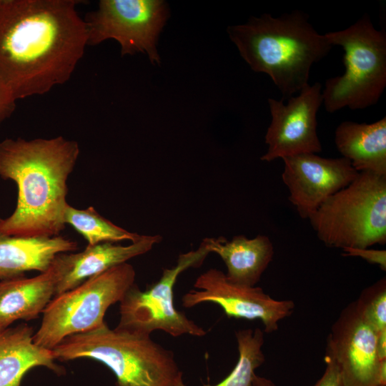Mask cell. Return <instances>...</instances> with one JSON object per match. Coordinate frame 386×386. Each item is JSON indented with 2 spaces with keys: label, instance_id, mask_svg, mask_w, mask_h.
<instances>
[{
  "label": "cell",
  "instance_id": "18",
  "mask_svg": "<svg viewBox=\"0 0 386 386\" xmlns=\"http://www.w3.org/2000/svg\"><path fill=\"white\" fill-rule=\"evenodd\" d=\"M56 286V277L51 264L33 277L0 281V330L19 320L38 318L55 296Z\"/></svg>",
  "mask_w": 386,
  "mask_h": 386
},
{
  "label": "cell",
  "instance_id": "5",
  "mask_svg": "<svg viewBox=\"0 0 386 386\" xmlns=\"http://www.w3.org/2000/svg\"><path fill=\"white\" fill-rule=\"evenodd\" d=\"M344 51L345 73L329 78L322 104L329 113L345 107L363 109L376 104L386 86V33L365 14L349 27L325 34Z\"/></svg>",
  "mask_w": 386,
  "mask_h": 386
},
{
  "label": "cell",
  "instance_id": "19",
  "mask_svg": "<svg viewBox=\"0 0 386 386\" xmlns=\"http://www.w3.org/2000/svg\"><path fill=\"white\" fill-rule=\"evenodd\" d=\"M335 142L342 157L358 172L386 176V117L370 123L341 122Z\"/></svg>",
  "mask_w": 386,
  "mask_h": 386
},
{
  "label": "cell",
  "instance_id": "2",
  "mask_svg": "<svg viewBox=\"0 0 386 386\" xmlns=\"http://www.w3.org/2000/svg\"><path fill=\"white\" fill-rule=\"evenodd\" d=\"M77 142L6 138L0 142V177L17 187L13 213L0 219V231L12 236L46 238L65 227L67 180L79 155Z\"/></svg>",
  "mask_w": 386,
  "mask_h": 386
},
{
  "label": "cell",
  "instance_id": "9",
  "mask_svg": "<svg viewBox=\"0 0 386 386\" xmlns=\"http://www.w3.org/2000/svg\"><path fill=\"white\" fill-rule=\"evenodd\" d=\"M168 17L162 0H101L84 20L87 45L113 39L120 44L122 56L147 53L152 64H159L157 43Z\"/></svg>",
  "mask_w": 386,
  "mask_h": 386
},
{
  "label": "cell",
  "instance_id": "12",
  "mask_svg": "<svg viewBox=\"0 0 386 386\" xmlns=\"http://www.w3.org/2000/svg\"><path fill=\"white\" fill-rule=\"evenodd\" d=\"M283 182L289 200L299 215L309 219L330 197L347 187L358 175L344 157L325 158L316 154L284 157Z\"/></svg>",
  "mask_w": 386,
  "mask_h": 386
},
{
  "label": "cell",
  "instance_id": "26",
  "mask_svg": "<svg viewBox=\"0 0 386 386\" xmlns=\"http://www.w3.org/2000/svg\"><path fill=\"white\" fill-rule=\"evenodd\" d=\"M377 350L379 358L386 360V330L377 333Z\"/></svg>",
  "mask_w": 386,
  "mask_h": 386
},
{
  "label": "cell",
  "instance_id": "17",
  "mask_svg": "<svg viewBox=\"0 0 386 386\" xmlns=\"http://www.w3.org/2000/svg\"><path fill=\"white\" fill-rule=\"evenodd\" d=\"M34 335L26 323L0 330V386H21L25 374L35 367H45L59 375L65 373L51 350L34 343Z\"/></svg>",
  "mask_w": 386,
  "mask_h": 386
},
{
  "label": "cell",
  "instance_id": "11",
  "mask_svg": "<svg viewBox=\"0 0 386 386\" xmlns=\"http://www.w3.org/2000/svg\"><path fill=\"white\" fill-rule=\"evenodd\" d=\"M322 89L319 82L309 84L286 104L282 99H267L272 120L265 134L267 150L261 160L272 162L322 151L317 132V114L323 102Z\"/></svg>",
  "mask_w": 386,
  "mask_h": 386
},
{
  "label": "cell",
  "instance_id": "6",
  "mask_svg": "<svg viewBox=\"0 0 386 386\" xmlns=\"http://www.w3.org/2000/svg\"><path fill=\"white\" fill-rule=\"evenodd\" d=\"M326 246L368 248L386 242V176L359 172L309 218Z\"/></svg>",
  "mask_w": 386,
  "mask_h": 386
},
{
  "label": "cell",
  "instance_id": "28",
  "mask_svg": "<svg viewBox=\"0 0 386 386\" xmlns=\"http://www.w3.org/2000/svg\"><path fill=\"white\" fill-rule=\"evenodd\" d=\"M255 385L256 386H277L271 380L258 375L255 377Z\"/></svg>",
  "mask_w": 386,
  "mask_h": 386
},
{
  "label": "cell",
  "instance_id": "14",
  "mask_svg": "<svg viewBox=\"0 0 386 386\" xmlns=\"http://www.w3.org/2000/svg\"><path fill=\"white\" fill-rule=\"evenodd\" d=\"M162 239L159 234L141 235L124 246L114 242L87 245L76 253H60L52 263L56 277L55 296L69 291L86 281L114 267L149 252Z\"/></svg>",
  "mask_w": 386,
  "mask_h": 386
},
{
  "label": "cell",
  "instance_id": "21",
  "mask_svg": "<svg viewBox=\"0 0 386 386\" xmlns=\"http://www.w3.org/2000/svg\"><path fill=\"white\" fill-rule=\"evenodd\" d=\"M64 222L84 237L87 245L102 242L116 243L124 240L133 242L141 236L114 224L100 215L92 207L77 209L68 204L64 214Z\"/></svg>",
  "mask_w": 386,
  "mask_h": 386
},
{
  "label": "cell",
  "instance_id": "1",
  "mask_svg": "<svg viewBox=\"0 0 386 386\" xmlns=\"http://www.w3.org/2000/svg\"><path fill=\"white\" fill-rule=\"evenodd\" d=\"M76 0H0V84L17 100L67 81L87 45Z\"/></svg>",
  "mask_w": 386,
  "mask_h": 386
},
{
  "label": "cell",
  "instance_id": "13",
  "mask_svg": "<svg viewBox=\"0 0 386 386\" xmlns=\"http://www.w3.org/2000/svg\"><path fill=\"white\" fill-rule=\"evenodd\" d=\"M377 332L347 305L331 327L326 347L333 354L345 386H380Z\"/></svg>",
  "mask_w": 386,
  "mask_h": 386
},
{
  "label": "cell",
  "instance_id": "20",
  "mask_svg": "<svg viewBox=\"0 0 386 386\" xmlns=\"http://www.w3.org/2000/svg\"><path fill=\"white\" fill-rule=\"evenodd\" d=\"M239 357L231 372L220 382L204 386H256L255 370L265 360L262 351L264 331L260 328L239 330L235 332ZM174 386H186L182 373Z\"/></svg>",
  "mask_w": 386,
  "mask_h": 386
},
{
  "label": "cell",
  "instance_id": "8",
  "mask_svg": "<svg viewBox=\"0 0 386 386\" xmlns=\"http://www.w3.org/2000/svg\"><path fill=\"white\" fill-rule=\"evenodd\" d=\"M209 253L203 239L196 250L180 254L176 265L163 268L159 279L144 290L136 283L132 284L119 302L120 318L115 328L147 336L156 330L174 337L183 335L204 336L205 330L174 307L173 288L182 272L199 267Z\"/></svg>",
  "mask_w": 386,
  "mask_h": 386
},
{
  "label": "cell",
  "instance_id": "25",
  "mask_svg": "<svg viewBox=\"0 0 386 386\" xmlns=\"http://www.w3.org/2000/svg\"><path fill=\"white\" fill-rule=\"evenodd\" d=\"M16 101L0 84V124L14 112Z\"/></svg>",
  "mask_w": 386,
  "mask_h": 386
},
{
  "label": "cell",
  "instance_id": "23",
  "mask_svg": "<svg viewBox=\"0 0 386 386\" xmlns=\"http://www.w3.org/2000/svg\"><path fill=\"white\" fill-rule=\"evenodd\" d=\"M325 369L322 377L312 386H345L340 367L329 348L325 355Z\"/></svg>",
  "mask_w": 386,
  "mask_h": 386
},
{
  "label": "cell",
  "instance_id": "16",
  "mask_svg": "<svg viewBox=\"0 0 386 386\" xmlns=\"http://www.w3.org/2000/svg\"><path fill=\"white\" fill-rule=\"evenodd\" d=\"M77 248L76 242L59 235L28 238L0 231V281L24 277L29 271L45 272L57 254Z\"/></svg>",
  "mask_w": 386,
  "mask_h": 386
},
{
  "label": "cell",
  "instance_id": "15",
  "mask_svg": "<svg viewBox=\"0 0 386 386\" xmlns=\"http://www.w3.org/2000/svg\"><path fill=\"white\" fill-rule=\"evenodd\" d=\"M204 240L209 252L218 254L224 262L228 280L242 286L254 287L274 255L273 244L265 235L252 239L237 235L231 240L224 237Z\"/></svg>",
  "mask_w": 386,
  "mask_h": 386
},
{
  "label": "cell",
  "instance_id": "24",
  "mask_svg": "<svg viewBox=\"0 0 386 386\" xmlns=\"http://www.w3.org/2000/svg\"><path fill=\"white\" fill-rule=\"evenodd\" d=\"M343 256L358 257L367 262L377 264L381 269H386V251L385 249H373L368 248L345 247L342 249Z\"/></svg>",
  "mask_w": 386,
  "mask_h": 386
},
{
  "label": "cell",
  "instance_id": "22",
  "mask_svg": "<svg viewBox=\"0 0 386 386\" xmlns=\"http://www.w3.org/2000/svg\"><path fill=\"white\" fill-rule=\"evenodd\" d=\"M355 305L362 319L377 333L386 330L385 277L363 290Z\"/></svg>",
  "mask_w": 386,
  "mask_h": 386
},
{
  "label": "cell",
  "instance_id": "10",
  "mask_svg": "<svg viewBox=\"0 0 386 386\" xmlns=\"http://www.w3.org/2000/svg\"><path fill=\"white\" fill-rule=\"evenodd\" d=\"M194 287L197 290L182 296L183 307L191 308L205 302L217 304L229 317L260 320L266 333L277 331L279 322L290 316L295 309L293 301L275 300L259 287L232 283L225 273L215 268L201 274Z\"/></svg>",
  "mask_w": 386,
  "mask_h": 386
},
{
  "label": "cell",
  "instance_id": "7",
  "mask_svg": "<svg viewBox=\"0 0 386 386\" xmlns=\"http://www.w3.org/2000/svg\"><path fill=\"white\" fill-rule=\"evenodd\" d=\"M135 278L134 268L126 262L54 296L42 313L34 343L52 350L69 336L102 327L107 310L122 300Z\"/></svg>",
  "mask_w": 386,
  "mask_h": 386
},
{
  "label": "cell",
  "instance_id": "27",
  "mask_svg": "<svg viewBox=\"0 0 386 386\" xmlns=\"http://www.w3.org/2000/svg\"><path fill=\"white\" fill-rule=\"evenodd\" d=\"M379 385L386 386V360H382L379 368Z\"/></svg>",
  "mask_w": 386,
  "mask_h": 386
},
{
  "label": "cell",
  "instance_id": "3",
  "mask_svg": "<svg viewBox=\"0 0 386 386\" xmlns=\"http://www.w3.org/2000/svg\"><path fill=\"white\" fill-rule=\"evenodd\" d=\"M227 31L250 68L269 76L282 100L309 84L311 67L333 47L300 10L277 17L251 16L244 24L228 26Z\"/></svg>",
  "mask_w": 386,
  "mask_h": 386
},
{
  "label": "cell",
  "instance_id": "4",
  "mask_svg": "<svg viewBox=\"0 0 386 386\" xmlns=\"http://www.w3.org/2000/svg\"><path fill=\"white\" fill-rule=\"evenodd\" d=\"M56 360L90 358L114 374L117 386H174L182 372L174 355L150 336L110 329L95 330L64 338L52 350Z\"/></svg>",
  "mask_w": 386,
  "mask_h": 386
}]
</instances>
